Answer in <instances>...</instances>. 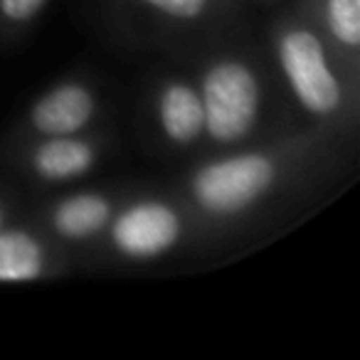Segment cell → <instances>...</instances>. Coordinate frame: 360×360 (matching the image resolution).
<instances>
[{"label": "cell", "mask_w": 360, "mask_h": 360, "mask_svg": "<svg viewBox=\"0 0 360 360\" xmlns=\"http://www.w3.org/2000/svg\"><path fill=\"white\" fill-rule=\"evenodd\" d=\"M296 8L321 32L345 70L360 77V0H299Z\"/></svg>", "instance_id": "cell-11"}, {"label": "cell", "mask_w": 360, "mask_h": 360, "mask_svg": "<svg viewBox=\"0 0 360 360\" xmlns=\"http://www.w3.org/2000/svg\"><path fill=\"white\" fill-rule=\"evenodd\" d=\"M198 245L191 210L175 191L126 193L91 257L121 264H150Z\"/></svg>", "instance_id": "cell-4"}, {"label": "cell", "mask_w": 360, "mask_h": 360, "mask_svg": "<svg viewBox=\"0 0 360 360\" xmlns=\"http://www.w3.org/2000/svg\"><path fill=\"white\" fill-rule=\"evenodd\" d=\"M101 116V91L89 77L72 75L45 89L20 116L13 139L72 136L96 126Z\"/></svg>", "instance_id": "cell-7"}, {"label": "cell", "mask_w": 360, "mask_h": 360, "mask_svg": "<svg viewBox=\"0 0 360 360\" xmlns=\"http://www.w3.org/2000/svg\"><path fill=\"white\" fill-rule=\"evenodd\" d=\"M353 141L301 124L198 163L173 188L195 220L198 245L232 240L274 220L323 186Z\"/></svg>", "instance_id": "cell-1"}, {"label": "cell", "mask_w": 360, "mask_h": 360, "mask_svg": "<svg viewBox=\"0 0 360 360\" xmlns=\"http://www.w3.org/2000/svg\"><path fill=\"white\" fill-rule=\"evenodd\" d=\"M50 0H0V40L22 37L47 11Z\"/></svg>", "instance_id": "cell-12"}, {"label": "cell", "mask_w": 360, "mask_h": 360, "mask_svg": "<svg viewBox=\"0 0 360 360\" xmlns=\"http://www.w3.org/2000/svg\"><path fill=\"white\" fill-rule=\"evenodd\" d=\"M18 217V200L11 193H0V227Z\"/></svg>", "instance_id": "cell-13"}, {"label": "cell", "mask_w": 360, "mask_h": 360, "mask_svg": "<svg viewBox=\"0 0 360 360\" xmlns=\"http://www.w3.org/2000/svg\"><path fill=\"white\" fill-rule=\"evenodd\" d=\"M269 55L286 99L304 124L345 139L358 136L360 77L345 70L296 6L271 18Z\"/></svg>", "instance_id": "cell-2"}, {"label": "cell", "mask_w": 360, "mask_h": 360, "mask_svg": "<svg viewBox=\"0 0 360 360\" xmlns=\"http://www.w3.org/2000/svg\"><path fill=\"white\" fill-rule=\"evenodd\" d=\"M111 139L104 131L72 136H30L8 146L11 165L37 186H72L104 160Z\"/></svg>", "instance_id": "cell-5"}, {"label": "cell", "mask_w": 360, "mask_h": 360, "mask_svg": "<svg viewBox=\"0 0 360 360\" xmlns=\"http://www.w3.org/2000/svg\"><path fill=\"white\" fill-rule=\"evenodd\" d=\"M134 15L170 35H202L220 30L237 13L232 0H121Z\"/></svg>", "instance_id": "cell-10"}, {"label": "cell", "mask_w": 360, "mask_h": 360, "mask_svg": "<svg viewBox=\"0 0 360 360\" xmlns=\"http://www.w3.org/2000/svg\"><path fill=\"white\" fill-rule=\"evenodd\" d=\"M124 198L126 191L119 188H84L45 202L27 217L72 257L91 255Z\"/></svg>", "instance_id": "cell-6"}, {"label": "cell", "mask_w": 360, "mask_h": 360, "mask_svg": "<svg viewBox=\"0 0 360 360\" xmlns=\"http://www.w3.org/2000/svg\"><path fill=\"white\" fill-rule=\"evenodd\" d=\"M195 84L205 111V146L235 150L284 134V86L271 62L247 47H222L200 60Z\"/></svg>", "instance_id": "cell-3"}, {"label": "cell", "mask_w": 360, "mask_h": 360, "mask_svg": "<svg viewBox=\"0 0 360 360\" xmlns=\"http://www.w3.org/2000/svg\"><path fill=\"white\" fill-rule=\"evenodd\" d=\"M75 257L52 242L30 217L0 227V284H37L60 279Z\"/></svg>", "instance_id": "cell-8"}, {"label": "cell", "mask_w": 360, "mask_h": 360, "mask_svg": "<svg viewBox=\"0 0 360 360\" xmlns=\"http://www.w3.org/2000/svg\"><path fill=\"white\" fill-rule=\"evenodd\" d=\"M148 114L163 146L195 150L205 146V111L195 77L168 75L150 89Z\"/></svg>", "instance_id": "cell-9"}, {"label": "cell", "mask_w": 360, "mask_h": 360, "mask_svg": "<svg viewBox=\"0 0 360 360\" xmlns=\"http://www.w3.org/2000/svg\"><path fill=\"white\" fill-rule=\"evenodd\" d=\"M232 3H259V6H271V3H276V0H232Z\"/></svg>", "instance_id": "cell-14"}]
</instances>
